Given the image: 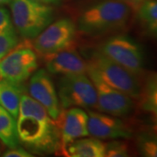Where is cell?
I'll list each match as a JSON object with an SVG mask.
<instances>
[{
    "label": "cell",
    "mask_w": 157,
    "mask_h": 157,
    "mask_svg": "<svg viewBox=\"0 0 157 157\" xmlns=\"http://www.w3.org/2000/svg\"><path fill=\"white\" fill-rule=\"evenodd\" d=\"M19 141L34 153L50 154L59 147L55 120L29 94H23L16 118Z\"/></svg>",
    "instance_id": "1"
},
{
    "label": "cell",
    "mask_w": 157,
    "mask_h": 157,
    "mask_svg": "<svg viewBox=\"0 0 157 157\" xmlns=\"http://www.w3.org/2000/svg\"><path fill=\"white\" fill-rule=\"evenodd\" d=\"M129 16L130 6L124 0H102L81 14L78 27L85 33H102L124 26Z\"/></svg>",
    "instance_id": "2"
},
{
    "label": "cell",
    "mask_w": 157,
    "mask_h": 157,
    "mask_svg": "<svg viewBox=\"0 0 157 157\" xmlns=\"http://www.w3.org/2000/svg\"><path fill=\"white\" fill-rule=\"evenodd\" d=\"M9 4L15 30L23 38H36L53 19L52 8L37 0H11Z\"/></svg>",
    "instance_id": "3"
},
{
    "label": "cell",
    "mask_w": 157,
    "mask_h": 157,
    "mask_svg": "<svg viewBox=\"0 0 157 157\" xmlns=\"http://www.w3.org/2000/svg\"><path fill=\"white\" fill-rule=\"evenodd\" d=\"M60 107L96 108L97 95L93 81L86 73L63 75L58 85Z\"/></svg>",
    "instance_id": "4"
},
{
    "label": "cell",
    "mask_w": 157,
    "mask_h": 157,
    "mask_svg": "<svg viewBox=\"0 0 157 157\" xmlns=\"http://www.w3.org/2000/svg\"><path fill=\"white\" fill-rule=\"evenodd\" d=\"M87 65L110 86L133 99H138L140 97V85L135 74L111 60L101 52H95Z\"/></svg>",
    "instance_id": "5"
},
{
    "label": "cell",
    "mask_w": 157,
    "mask_h": 157,
    "mask_svg": "<svg viewBox=\"0 0 157 157\" xmlns=\"http://www.w3.org/2000/svg\"><path fill=\"white\" fill-rule=\"evenodd\" d=\"M100 52L135 75L142 72L144 62L141 49L128 36L117 35L107 39Z\"/></svg>",
    "instance_id": "6"
},
{
    "label": "cell",
    "mask_w": 157,
    "mask_h": 157,
    "mask_svg": "<svg viewBox=\"0 0 157 157\" xmlns=\"http://www.w3.org/2000/svg\"><path fill=\"white\" fill-rule=\"evenodd\" d=\"M86 74L94 85L97 95L96 110L116 117L128 115L134 109V101L128 94L110 86L87 65Z\"/></svg>",
    "instance_id": "7"
},
{
    "label": "cell",
    "mask_w": 157,
    "mask_h": 157,
    "mask_svg": "<svg viewBox=\"0 0 157 157\" xmlns=\"http://www.w3.org/2000/svg\"><path fill=\"white\" fill-rule=\"evenodd\" d=\"M76 34V25L69 18H61L51 23L34 38L35 51L44 57L71 48Z\"/></svg>",
    "instance_id": "8"
},
{
    "label": "cell",
    "mask_w": 157,
    "mask_h": 157,
    "mask_svg": "<svg viewBox=\"0 0 157 157\" xmlns=\"http://www.w3.org/2000/svg\"><path fill=\"white\" fill-rule=\"evenodd\" d=\"M38 67V57L32 48L17 45L0 59V80L6 79L16 84L27 80Z\"/></svg>",
    "instance_id": "9"
},
{
    "label": "cell",
    "mask_w": 157,
    "mask_h": 157,
    "mask_svg": "<svg viewBox=\"0 0 157 157\" xmlns=\"http://www.w3.org/2000/svg\"><path fill=\"white\" fill-rule=\"evenodd\" d=\"M28 92L29 95L45 107L53 120H56L61 109L55 85L46 69H39L32 74Z\"/></svg>",
    "instance_id": "10"
},
{
    "label": "cell",
    "mask_w": 157,
    "mask_h": 157,
    "mask_svg": "<svg viewBox=\"0 0 157 157\" xmlns=\"http://www.w3.org/2000/svg\"><path fill=\"white\" fill-rule=\"evenodd\" d=\"M56 121L59 134V147L65 149L68 144L78 138L89 135L87 122L88 114L80 107L64 108Z\"/></svg>",
    "instance_id": "11"
},
{
    "label": "cell",
    "mask_w": 157,
    "mask_h": 157,
    "mask_svg": "<svg viewBox=\"0 0 157 157\" xmlns=\"http://www.w3.org/2000/svg\"><path fill=\"white\" fill-rule=\"evenodd\" d=\"M87 114L88 133L93 137L100 140H116L129 138L132 135L128 127L116 116L94 111Z\"/></svg>",
    "instance_id": "12"
},
{
    "label": "cell",
    "mask_w": 157,
    "mask_h": 157,
    "mask_svg": "<svg viewBox=\"0 0 157 157\" xmlns=\"http://www.w3.org/2000/svg\"><path fill=\"white\" fill-rule=\"evenodd\" d=\"M44 58L46 70L52 74H59L63 76L86 73L87 64L73 49L67 48L45 55Z\"/></svg>",
    "instance_id": "13"
},
{
    "label": "cell",
    "mask_w": 157,
    "mask_h": 157,
    "mask_svg": "<svg viewBox=\"0 0 157 157\" xmlns=\"http://www.w3.org/2000/svg\"><path fill=\"white\" fill-rule=\"evenodd\" d=\"M65 153L71 157H105L106 144L95 137H82L68 144Z\"/></svg>",
    "instance_id": "14"
},
{
    "label": "cell",
    "mask_w": 157,
    "mask_h": 157,
    "mask_svg": "<svg viewBox=\"0 0 157 157\" xmlns=\"http://www.w3.org/2000/svg\"><path fill=\"white\" fill-rule=\"evenodd\" d=\"M21 84H16L6 79L0 80V106L17 118L23 95Z\"/></svg>",
    "instance_id": "15"
},
{
    "label": "cell",
    "mask_w": 157,
    "mask_h": 157,
    "mask_svg": "<svg viewBox=\"0 0 157 157\" xmlns=\"http://www.w3.org/2000/svg\"><path fill=\"white\" fill-rule=\"evenodd\" d=\"M0 140L9 148L19 146L17 121L10 113L0 106Z\"/></svg>",
    "instance_id": "16"
},
{
    "label": "cell",
    "mask_w": 157,
    "mask_h": 157,
    "mask_svg": "<svg viewBox=\"0 0 157 157\" xmlns=\"http://www.w3.org/2000/svg\"><path fill=\"white\" fill-rule=\"evenodd\" d=\"M137 14L140 23L152 34L157 31L156 0H143L137 8Z\"/></svg>",
    "instance_id": "17"
},
{
    "label": "cell",
    "mask_w": 157,
    "mask_h": 157,
    "mask_svg": "<svg viewBox=\"0 0 157 157\" xmlns=\"http://www.w3.org/2000/svg\"><path fill=\"white\" fill-rule=\"evenodd\" d=\"M141 96V107L147 112L156 113L157 111V88L155 78H152L147 84Z\"/></svg>",
    "instance_id": "18"
},
{
    "label": "cell",
    "mask_w": 157,
    "mask_h": 157,
    "mask_svg": "<svg viewBox=\"0 0 157 157\" xmlns=\"http://www.w3.org/2000/svg\"><path fill=\"white\" fill-rule=\"evenodd\" d=\"M17 45L18 36L14 26L0 33V59L6 56Z\"/></svg>",
    "instance_id": "19"
},
{
    "label": "cell",
    "mask_w": 157,
    "mask_h": 157,
    "mask_svg": "<svg viewBox=\"0 0 157 157\" xmlns=\"http://www.w3.org/2000/svg\"><path fill=\"white\" fill-rule=\"evenodd\" d=\"M128 147L127 144L121 141H113L106 144V156L107 157H125L128 156Z\"/></svg>",
    "instance_id": "20"
},
{
    "label": "cell",
    "mask_w": 157,
    "mask_h": 157,
    "mask_svg": "<svg viewBox=\"0 0 157 157\" xmlns=\"http://www.w3.org/2000/svg\"><path fill=\"white\" fill-rule=\"evenodd\" d=\"M140 152L143 155L147 157H155L157 155L156 140L154 139L145 138L141 140L140 144Z\"/></svg>",
    "instance_id": "21"
},
{
    "label": "cell",
    "mask_w": 157,
    "mask_h": 157,
    "mask_svg": "<svg viewBox=\"0 0 157 157\" xmlns=\"http://www.w3.org/2000/svg\"><path fill=\"white\" fill-rule=\"evenodd\" d=\"M13 26L9 11L0 6V33H3Z\"/></svg>",
    "instance_id": "22"
},
{
    "label": "cell",
    "mask_w": 157,
    "mask_h": 157,
    "mask_svg": "<svg viewBox=\"0 0 157 157\" xmlns=\"http://www.w3.org/2000/svg\"><path fill=\"white\" fill-rule=\"evenodd\" d=\"M2 156L4 157H33V155H31L25 147H17L14 148H10L9 150L6 151Z\"/></svg>",
    "instance_id": "23"
},
{
    "label": "cell",
    "mask_w": 157,
    "mask_h": 157,
    "mask_svg": "<svg viewBox=\"0 0 157 157\" xmlns=\"http://www.w3.org/2000/svg\"><path fill=\"white\" fill-rule=\"evenodd\" d=\"M126 3H128L130 7H134L135 9L137 10L138 6H140V4L143 1V0H124Z\"/></svg>",
    "instance_id": "24"
},
{
    "label": "cell",
    "mask_w": 157,
    "mask_h": 157,
    "mask_svg": "<svg viewBox=\"0 0 157 157\" xmlns=\"http://www.w3.org/2000/svg\"><path fill=\"white\" fill-rule=\"evenodd\" d=\"M37 1L46 4V5H52V4H58L60 0H37Z\"/></svg>",
    "instance_id": "25"
},
{
    "label": "cell",
    "mask_w": 157,
    "mask_h": 157,
    "mask_svg": "<svg viewBox=\"0 0 157 157\" xmlns=\"http://www.w3.org/2000/svg\"><path fill=\"white\" fill-rule=\"evenodd\" d=\"M11 0H0V6L2 5H6V4H9Z\"/></svg>",
    "instance_id": "26"
},
{
    "label": "cell",
    "mask_w": 157,
    "mask_h": 157,
    "mask_svg": "<svg viewBox=\"0 0 157 157\" xmlns=\"http://www.w3.org/2000/svg\"><path fill=\"white\" fill-rule=\"evenodd\" d=\"M1 151H2V147H1V144H0V154H1Z\"/></svg>",
    "instance_id": "27"
}]
</instances>
